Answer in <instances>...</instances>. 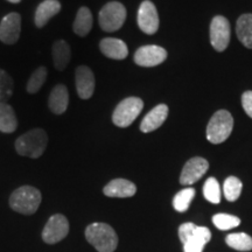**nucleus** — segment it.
Listing matches in <instances>:
<instances>
[{"label": "nucleus", "mask_w": 252, "mask_h": 252, "mask_svg": "<svg viewBox=\"0 0 252 252\" xmlns=\"http://www.w3.org/2000/svg\"><path fill=\"white\" fill-rule=\"evenodd\" d=\"M126 19V8L118 1L108 2L99 12V26L105 32L121 30Z\"/></svg>", "instance_id": "obj_6"}, {"label": "nucleus", "mask_w": 252, "mask_h": 252, "mask_svg": "<svg viewBox=\"0 0 252 252\" xmlns=\"http://www.w3.org/2000/svg\"><path fill=\"white\" fill-rule=\"evenodd\" d=\"M17 127L18 119L13 108L7 103L0 104V131L4 133H12Z\"/></svg>", "instance_id": "obj_23"}, {"label": "nucleus", "mask_w": 252, "mask_h": 252, "mask_svg": "<svg viewBox=\"0 0 252 252\" xmlns=\"http://www.w3.org/2000/svg\"><path fill=\"white\" fill-rule=\"evenodd\" d=\"M41 193L39 189L32 186H23L15 189L9 197V206L14 212L24 215H33L39 209Z\"/></svg>", "instance_id": "obj_3"}, {"label": "nucleus", "mask_w": 252, "mask_h": 252, "mask_svg": "<svg viewBox=\"0 0 252 252\" xmlns=\"http://www.w3.org/2000/svg\"><path fill=\"white\" fill-rule=\"evenodd\" d=\"M77 94L82 99H89L94 91V72L87 65H81L76 69L75 74Z\"/></svg>", "instance_id": "obj_13"}, {"label": "nucleus", "mask_w": 252, "mask_h": 252, "mask_svg": "<svg viewBox=\"0 0 252 252\" xmlns=\"http://www.w3.org/2000/svg\"><path fill=\"white\" fill-rule=\"evenodd\" d=\"M203 195L210 203L219 204L220 202V187L215 178H209L203 186Z\"/></svg>", "instance_id": "obj_28"}, {"label": "nucleus", "mask_w": 252, "mask_h": 252, "mask_svg": "<svg viewBox=\"0 0 252 252\" xmlns=\"http://www.w3.org/2000/svg\"><path fill=\"white\" fill-rule=\"evenodd\" d=\"M52 54L55 68L60 71L64 70L71 58V50L68 43L64 40L55 41L52 48Z\"/></svg>", "instance_id": "obj_20"}, {"label": "nucleus", "mask_w": 252, "mask_h": 252, "mask_svg": "<svg viewBox=\"0 0 252 252\" xmlns=\"http://www.w3.org/2000/svg\"><path fill=\"white\" fill-rule=\"evenodd\" d=\"M91 28H93V14L89 8L83 6L78 9L76 19L72 25V30L78 36L84 37L90 33Z\"/></svg>", "instance_id": "obj_21"}, {"label": "nucleus", "mask_w": 252, "mask_h": 252, "mask_svg": "<svg viewBox=\"0 0 252 252\" xmlns=\"http://www.w3.org/2000/svg\"><path fill=\"white\" fill-rule=\"evenodd\" d=\"M242 105L249 117L252 118V91H247L242 96Z\"/></svg>", "instance_id": "obj_31"}, {"label": "nucleus", "mask_w": 252, "mask_h": 252, "mask_svg": "<svg viewBox=\"0 0 252 252\" xmlns=\"http://www.w3.org/2000/svg\"><path fill=\"white\" fill-rule=\"evenodd\" d=\"M234 128V118L226 110L215 112L207 126V139L212 144H220L225 141Z\"/></svg>", "instance_id": "obj_4"}, {"label": "nucleus", "mask_w": 252, "mask_h": 252, "mask_svg": "<svg viewBox=\"0 0 252 252\" xmlns=\"http://www.w3.org/2000/svg\"><path fill=\"white\" fill-rule=\"evenodd\" d=\"M210 42L217 52L226 49L230 42V24L228 19L217 15L210 24Z\"/></svg>", "instance_id": "obj_8"}, {"label": "nucleus", "mask_w": 252, "mask_h": 252, "mask_svg": "<svg viewBox=\"0 0 252 252\" xmlns=\"http://www.w3.org/2000/svg\"><path fill=\"white\" fill-rule=\"evenodd\" d=\"M13 94V80L2 69H0V104L7 103Z\"/></svg>", "instance_id": "obj_29"}, {"label": "nucleus", "mask_w": 252, "mask_h": 252, "mask_svg": "<svg viewBox=\"0 0 252 252\" xmlns=\"http://www.w3.org/2000/svg\"><path fill=\"white\" fill-rule=\"evenodd\" d=\"M167 116H168V106L165 104H159L156 108L145 116L140 124V130L144 133H150V132L156 131L159 128L163 123H165Z\"/></svg>", "instance_id": "obj_14"}, {"label": "nucleus", "mask_w": 252, "mask_h": 252, "mask_svg": "<svg viewBox=\"0 0 252 252\" xmlns=\"http://www.w3.org/2000/svg\"><path fill=\"white\" fill-rule=\"evenodd\" d=\"M212 238V232L206 226H195L193 234L184 243L185 252H202L203 248Z\"/></svg>", "instance_id": "obj_15"}, {"label": "nucleus", "mask_w": 252, "mask_h": 252, "mask_svg": "<svg viewBox=\"0 0 252 252\" xmlns=\"http://www.w3.org/2000/svg\"><path fill=\"white\" fill-rule=\"evenodd\" d=\"M21 17L19 13H9L0 23V41L6 45H13L20 37Z\"/></svg>", "instance_id": "obj_12"}, {"label": "nucleus", "mask_w": 252, "mask_h": 252, "mask_svg": "<svg viewBox=\"0 0 252 252\" xmlns=\"http://www.w3.org/2000/svg\"><path fill=\"white\" fill-rule=\"evenodd\" d=\"M100 52L112 60H124L128 55L127 46L124 41L115 37H105L99 43Z\"/></svg>", "instance_id": "obj_16"}, {"label": "nucleus", "mask_w": 252, "mask_h": 252, "mask_svg": "<svg viewBox=\"0 0 252 252\" xmlns=\"http://www.w3.org/2000/svg\"><path fill=\"white\" fill-rule=\"evenodd\" d=\"M86 238L98 252H113L118 245L117 234L112 226L106 223L96 222L88 225Z\"/></svg>", "instance_id": "obj_1"}, {"label": "nucleus", "mask_w": 252, "mask_h": 252, "mask_svg": "<svg viewBox=\"0 0 252 252\" xmlns=\"http://www.w3.org/2000/svg\"><path fill=\"white\" fill-rule=\"evenodd\" d=\"M143 108V100L138 97H128V98L123 99L113 111V124L118 127H127L140 115Z\"/></svg>", "instance_id": "obj_5"}, {"label": "nucleus", "mask_w": 252, "mask_h": 252, "mask_svg": "<svg viewBox=\"0 0 252 252\" xmlns=\"http://www.w3.org/2000/svg\"><path fill=\"white\" fill-rule=\"evenodd\" d=\"M61 11V4L58 0H45L39 5L35 12L36 27L42 28L47 23Z\"/></svg>", "instance_id": "obj_19"}, {"label": "nucleus", "mask_w": 252, "mask_h": 252, "mask_svg": "<svg viewBox=\"0 0 252 252\" xmlns=\"http://www.w3.org/2000/svg\"><path fill=\"white\" fill-rule=\"evenodd\" d=\"M208 168H209V163L206 159L201 157L191 158L184 166L180 176V184L184 186H190L195 184L206 174Z\"/></svg>", "instance_id": "obj_11"}, {"label": "nucleus", "mask_w": 252, "mask_h": 252, "mask_svg": "<svg viewBox=\"0 0 252 252\" xmlns=\"http://www.w3.org/2000/svg\"><path fill=\"white\" fill-rule=\"evenodd\" d=\"M47 75H48V71H47L46 67H39L36 69L33 74L31 75L30 80H28L27 83V93L30 94H36L41 88H42L43 84H45Z\"/></svg>", "instance_id": "obj_27"}, {"label": "nucleus", "mask_w": 252, "mask_h": 252, "mask_svg": "<svg viewBox=\"0 0 252 252\" xmlns=\"http://www.w3.org/2000/svg\"><path fill=\"white\" fill-rule=\"evenodd\" d=\"M104 194L109 197H131L137 191V187L133 182L125 179H116L109 182L103 189Z\"/></svg>", "instance_id": "obj_17"}, {"label": "nucleus", "mask_w": 252, "mask_h": 252, "mask_svg": "<svg viewBox=\"0 0 252 252\" xmlns=\"http://www.w3.org/2000/svg\"><path fill=\"white\" fill-rule=\"evenodd\" d=\"M213 223L220 230H230L241 224V220L237 216L228 214H216L213 217Z\"/></svg>", "instance_id": "obj_30"}, {"label": "nucleus", "mask_w": 252, "mask_h": 252, "mask_svg": "<svg viewBox=\"0 0 252 252\" xmlns=\"http://www.w3.org/2000/svg\"><path fill=\"white\" fill-rule=\"evenodd\" d=\"M69 104V93L67 87H64L63 84H59L54 89L52 90V93L49 94L48 99V106L50 111L55 115H62L67 111Z\"/></svg>", "instance_id": "obj_18"}, {"label": "nucleus", "mask_w": 252, "mask_h": 252, "mask_svg": "<svg viewBox=\"0 0 252 252\" xmlns=\"http://www.w3.org/2000/svg\"><path fill=\"white\" fill-rule=\"evenodd\" d=\"M195 196V189L194 188H185L179 191L173 198V207L176 212L185 213L187 212L190 202L193 201Z\"/></svg>", "instance_id": "obj_26"}, {"label": "nucleus", "mask_w": 252, "mask_h": 252, "mask_svg": "<svg viewBox=\"0 0 252 252\" xmlns=\"http://www.w3.org/2000/svg\"><path fill=\"white\" fill-rule=\"evenodd\" d=\"M138 26L145 34L157 33L159 30V15L156 6L150 0H145L141 2L139 11H138Z\"/></svg>", "instance_id": "obj_9"}, {"label": "nucleus", "mask_w": 252, "mask_h": 252, "mask_svg": "<svg viewBox=\"0 0 252 252\" xmlns=\"http://www.w3.org/2000/svg\"><path fill=\"white\" fill-rule=\"evenodd\" d=\"M226 244L230 248L237 251H251L252 250V237L245 232H236L230 234L225 238Z\"/></svg>", "instance_id": "obj_24"}, {"label": "nucleus", "mask_w": 252, "mask_h": 252, "mask_svg": "<svg viewBox=\"0 0 252 252\" xmlns=\"http://www.w3.org/2000/svg\"><path fill=\"white\" fill-rule=\"evenodd\" d=\"M69 232V222L67 217L61 214H55L48 220L42 231V239L47 244H55L67 237Z\"/></svg>", "instance_id": "obj_7"}, {"label": "nucleus", "mask_w": 252, "mask_h": 252, "mask_svg": "<svg viewBox=\"0 0 252 252\" xmlns=\"http://www.w3.org/2000/svg\"><path fill=\"white\" fill-rule=\"evenodd\" d=\"M236 33L238 40L247 48L252 49V14H243L238 18Z\"/></svg>", "instance_id": "obj_22"}, {"label": "nucleus", "mask_w": 252, "mask_h": 252, "mask_svg": "<svg viewBox=\"0 0 252 252\" xmlns=\"http://www.w3.org/2000/svg\"><path fill=\"white\" fill-rule=\"evenodd\" d=\"M48 144V135L42 128H34L18 138L15 150L23 157L37 159L42 156Z\"/></svg>", "instance_id": "obj_2"}, {"label": "nucleus", "mask_w": 252, "mask_h": 252, "mask_svg": "<svg viewBox=\"0 0 252 252\" xmlns=\"http://www.w3.org/2000/svg\"><path fill=\"white\" fill-rule=\"evenodd\" d=\"M167 59V52L156 45L143 46L135 52L134 62L140 67H156Z\"/></svg>", "instance_id": "obj_10"}, {"label": "nucleus", "mask_w": 252, "mask_h": 252, "mask_svg": "<svg viewBox=\"0 0 252 252\" xmlns=\"http://www.w3.org/2000/svg\"><path fill=\"white\" fill-rule=\"evenodd\" d=\"M242 188H243V185H242V181L238 178H236V176H229L224 181V185H223L224 197L229 202H235L241 196Z\"/></svg>", "instance_id": "obj_25"}, {"label": "nucleus", "mask_w": 252, "mask_h": 252, "mask_svg": "<svg viewBox=\"0 0 252 252\" xmlns=\"http://www.w3.org/2000/svg\"><path fill=\"white\" fill-rule=\"evenodd\" d=\"M9 2H13V4H18V2H20L21 0H8Z\"/></svg>", "instance_id": "obj_32"}]
</instances>
